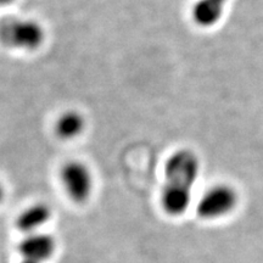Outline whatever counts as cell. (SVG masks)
Wrapping results in <instances>:
<instances>
[{"label": "cell", "instance_id": "8fae6325", "mask_svg": "<svg viewBox=\"0 0 263 263\" xmlns=\"http://www.w3.org/2000/svg\"><path fill=\"white\" fill-rule=\"evenodd\" d=\"M20 263H38V262H34V261H29V259H25V258H22V261L20 262Z\"/></svg>", "mask_w": 263, "mask_h": 263}, {"label": "cell", "instance_id": "30bf717a", "mask_svg": "<svg viewBox=\"0 0 263 263\" xmlns=\"http://www.w3.org/2000/svg\"><path fill=\"white\" fill-rule=\"evenodd\" d=\"M12 2H14V0H0V5H8V4H11Z\"/></svg>", "mask_w": 263, "mask_h": 263}, {"label": "cell", "instance_id": "6da1fadb", "mask_svg": "<svg viewBox=\"0 0 263 263\" xmlns=\"http://www.w3.org/2000/svg\"><path fill=\"white\" fill-rule=\"evenodd\" d=\"M199 172V157L192 150H178L167 160L161 203L170 216H180L188 210Z\"/></svg>", "mask_w": 263, "mask_h": 263}, {"label": "cell", "instance_id": "3957f363", "mask_svg": "<svg viewBox=\"0 0 263 263\" xmlns=\"http://www.w3.org/2000/svg\"><path fill=\"white\" fill-rule=\"evenodd\" d=\"M238 193L228 184L212 186L197 202V215L203 219H217L224 217L238 205Z\"/></svg>", "mask_w": 263, "mask_h": 263}, {"label": "cell", "instance_id": "5b68a950", "mask_svg": "<svg viewBox=\"0 0 263 263\" xmlns=\"http://www.w3.org/2000/svg\"><path fill=\"white\" fill-rule=\"evenodd\" d=\"M57 249V242L51 235L45 233H33L26 235L18 245V252L22 258L38 263L50 259Z\"/></svg>", "mask_w": 263, "mask_h": 263}, {"label": "cell", "instance_id": "8992f818", "mask_svg": "<svg viewBox=\"0 0 263 263\" xmlns=\"http://www.w3.org/2000/svg\"><path fill=\"white\" fill-rule=\"evenodd\" d=\"M51 209L47 203H33L24 210L16 218V228L26 235L38 233L51 218Z\"/></svg>", "mask_w": 263, "mask_h": 263}, {"label": "cell", "instance_id": "52a82bcc", "mask_svg": "<svg viewBox=\"0 0 263 263\" xmlns=\"http://www.w3.org/2000/svg\"><path fill=\"white\" fill-rule=\"evenodd\" d=\"M227 0H199L193 6L194 22L200 27H211L219 21L223 15Z\"/></svg>", "mask_w": 263, "mask_h": 263}, {"label": "cell", "instance_id": "ba28073f", "mask_svg": "<svg viewBox=\"0 0 263 263\" xmlns=\"http://www.w3.org/2000/svg\"><path fill=\"white\" fill-rule=\"evenodd\" d=\"M54 128L55 133L60 139H76L85 129V118L80 111L67 110L58 117Z\"/></svg>", "mask_w": 263, "mask_h": 263}, {"label": "cell", "instance_id": "9c48e42d", "mask_svg": "<svg viewBox=\"0 0 263 263\" xmlns=\"http://www.w3.org/2000/svg\"><path fill=\"white\" fill-rule=\"evenodd\" d=\"M5 197V189H4V185H3V183L0 182V203H2L3 200H4Z\"/></svg>", "mask_w": 263, "mask_h": 263}, {"label": "cell", "instance_id": "7a4b0ae2", "mask_svg": "<svg viewBox=\"0 0 263 263\" xmlns=\"http://www.w3.org/2000/svg\"><path fill=\"white\" fill-rule=\"evenodd\" d=\"M45 41L44 27L33 18L8 16L0 20V43L15 50L32 51Z\"/></svg>", "mask_w": 263, "mask_h": 263}, {"label": "cell", "instance_id": "277c9868", "mask_svg": "<svg viewBox=\"0 0 263 263\" xmlns=\"http://www.w3.org/2000/svg\"><path fill=\"white\" fill-rule=\"evenodd\" d=\"M61 180L67 195L74 202H85L94 188L93 173L81 161H68L61 170Z\"/></svg>", "mask_w": 263, "mask_h": 263}]
</instances>
